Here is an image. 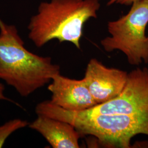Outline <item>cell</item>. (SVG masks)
I'll return each instance as SVG.
<instances>
[{"label":"cell","mask_w":148,"mask_h":148,"mask_svg":"<svg viewBox=\"0 0 148 148\" xmlns=\"http://www.w3.org/2000/svg\"><path fill=\"white\" fill-rule=\"evenodd\" d=\"M59 73V65L51 57L28 51L16 27L0 19V79L27 97Z\"/></svg>","instance_id":"obj_1"},{"label":"cell","mask_w":148,"mask_h":148,"mask_svg":"<svg viewBox=\"0 0 148 148\" xmlns=\"http://www.w3.org/2000/svg\"><path fill=\"white\" fill-rule=\"evenodd\" d=\"M99 0H50L41 2L29 23L28 37L37 47L49 41L71 43L81 49L85 23L97 18Z\"/></svg>","instance_id":"obj_2"},{"label":"cell","mask_w":148,"mask_h":148,"mask_svg":"<svg viewBox=\"0 0 148 148\" xmlns=\"http://www.w3.org/2000/svg\"><path fill=\"white\" fill-rule=\"evenodd\" d=\"M37 115L49 117L73 126L81 137L92 136L109 148H132L131 139L143 134L148 136V119L121 114H90L71 111L54 104L50 100L39 103Z\"/></svg>","instance_id":"obj_3"},{"label":"cell","mask_w":148,"mask_h":148,"mask_svg":"<svg viewBox=\"0 0 148 148\" xmlns=\"http://www.w3.org/2000/svg\"><path fill=\"white\" fill-rule=\"evenodd\" d=\"M148 0L133 3L126 14L109 21V36L101 40V46L106 52L120 51L132 65L148 64Z\"/></svg>","instance_id":"obj_4"},{"label":"cell","mask_w":148,"mask_h":148,"mask_svg":"<svg viewBox=\"0 0 148 148\" xmlns=\"http://www.w3.org/2000/svg\"><path fill=\"white\" fill-rule=\"evenodd\" d=\"M128 73L120 69L108 68L97 59L92 58L87 64L84 79L98 104L111 101L121 93Z\"/></svg>","instance_id":"obj_5"},{"label":"cell","mask_w":148,"mask_h":148,"mask_svg":"<svg viewBox=\"0 0 148 148\" xmlns=\"http://www.w3.org/2000/svg\"><path fill=\"white\" fill-rule=\"evenodd\" d=\"M48 90L51 93L50 101L64 109L82 111L98 104L91 95L84 79H70L60 73L54 75Z\"/></svg>","instance_id":"obj_6"},{"label":"cell","mask_w":148,"mask_h":148,"mask_svg":"<svg viewBox=\"0 0 148 148\" xmlns=\"http://www.w3.org/2000/svg\"><path fill=\"white\" fill-rule=\"evenodd\" d=\"M29 127L42 136L53 148H79L81 137L75 128L66 122L37 115Z\"/></svg>","instance_id":"obj_7"},{"label":"cell","mask_w":148,"mask_h":148,"mask_svg":"<svg viewBox=\"0 0 148 148\" xmlns=\"http://www.w3.org/2000/svg\"><path fill=\"white\" fill-rule=\"evenodd\" d=\"M29 123L19 119L11 120L0 125V148L3 147L6 139L16 131L29 126Z\"/></svg>","instance_id":"obj_8"},{"label":"cell","mask_w":148,"mask_h":148,"mask_svg":"<svg viewBox=\"0 0 148 148\" xmlns=\"http://www.w3.org/2000/svg\"><path fill=\"white\" fill-rule=\"evenodd\" d=\"M141 0H108V5H111L112 4H120L122 5H132L133 3L137 2Z\"/></svg>","instance_id":"obj_9"},{"label":"cell","mask_w":148,"mask_h":148,"mask_svg":"<svg viewBox=\"0 0 148 148\" xmlns=\"http://www.w3.org/2000/svg\"><path fill=\"white\" fill-rule=\"evenodd\" d=\"M4 91H5V86L0 82V100H5V101H12L10 99L5 97L4 95Z\"/></svg>","instance_id":"obj_10"}]
</instances>
